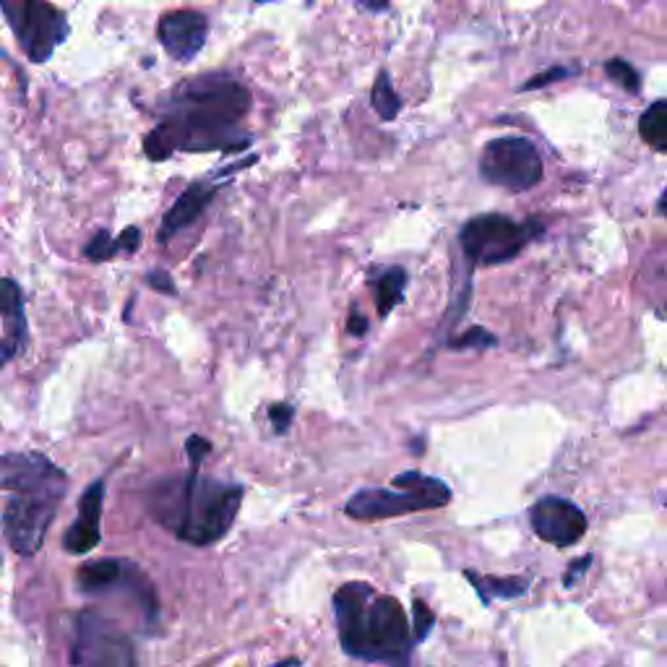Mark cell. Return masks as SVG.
<instances>
[{"instance_id":"obj_18","label":"cell","mask_w":667,"mask_h":667,"mask_svg":"<svg viewBox=\"0 0 667 667\" xmlns=\"http://www.w3.org/2000/svg\"><path fill=\"white\" fill-rule=\"evenodd\" d=\"M371 102H373L375 113L384 117V121H394V117L399 115L402 100H399V94H396V89L392 87V79H388L386 71H381L378 79H375Z\"/></svg>"},{"instance_id":"obj_5","label":"cell","mask_w":667,"mask_h":667,"mask_svg":"<svg viewBox=\"0 0 667 667\" xmlns=\"http://www.w3.org/2000/svg\"><path fill=\"white\" fill-rule=\"evenodd\" d=\"M451 500V490L443 479L422 472H402L394 477V488H365L347 500L344 513L358 521H384L407 513L443 509Z\"/></svg>"},{"instance_id":"obj_23","label":"cell","mask_w":667,"mask_h":667,"mask_svg":"<svg viewBox=\"0 0 667 667\" xmlns=\"http://www.w3.org/2000/svg\"><path fill=\"white\" fill-rule=\"evenodd\" d=\"M146 284H149L151 290L162 292V295H178L176 282H172V276L162 269H151L149 274H146Z\"/></svg>"},{"instance_id":"obj_12","label":"cell","mask_w":667,"mask_h":667,"mask_svg":"<svg viewBox=\"0 0 667 667\" xmlns=\"http://www.w3.org/2000/svg\"><path fill=\"white\" fill-rule=\"evenodd\" d=\"M102 500H104V483L102 479H97V483H92L87 490L81 493L79 513H76L74 524L68 527L66 538H63V547H66V553L87 555L89 551H94V547L100 545Z\"/></svg>"},{"instance_id":"obj_31","label":"cell","mask_w":667,"mask_h":667,"mask_svg":"<svg viewBox=\"0 0 667 667\" xmlns=\"http://www.w3.org/2000/svg\"><path fill=\"white\" fill-rule=\"evenodd\" d=\"M657 212H659V214H663V217H667V188H665L663 199H659V204H657Z\"/></svg>"},{"instance_id":"obj_32","label":"cell","mask_w":667,"mask_h":667,"mask_svg":"<svg viewBox=\"0 0 667 667\" xmlns=\"http://www.w3.org/2000/svg\"><path fill=\"white\" fill-rule=\"evenodd\" d=\"M256 3H267V0H256Z\"/></svg>"},{"instance_id":"obj_2","label":"cell","mask_w":667,"mask_h":667,"mask_svg":"<svg viewBox=\"0 0 667 667\" xmlns=\"http://www.w3.org/2000/svg\"><path fill=\"white\" fill-rule=\"evenodd\" d=\"M0 488L5 493L3 534L13 553L34 555L50 532L68 477L50 459L24 451L0 462Z\"/></svg>"},{"instance_id":"obj_27","label":"cell","mask_w":667,"mask_h":667,"mask_svg":"<svg viewBox=\"0 0 667 667\" xmlns=\"http://www.w3.org/2000/svg\"><path fill=\"white\" fill-rule=\"evenodd\" d=\"M138 240H142V233L138 227H125L121 235H117V248L125 250V253H134L138 248Z\"/></svg>"},{"instance_id":"obj_4","label":"cell","mask_w":667,"mask_h":667,"mask_svg":"<svg viewBox=\"0 0 667 667\" xmlns=\"http://www.w3.org/2000/svg\"><path fill=\"white\" fill-rule=\"evenodd\" d=\"M242 504V488L235 483L199 475L165 477L146 496V509L159 527L191 545H214L233 527Z\"/></svg>"},{"instance_id":"obj_14","label":"cell","mask_w":667,"mask_h":667,"mask_svg":"<svg viewBox=\"0 0 667 667\" xmlns=\"http://www.w3.org/2000/svg\"><path fill=\"white\" fill-rule=\"evenodd\" d=\"M0 308H3V363H11L26 342V316H24V295L13 280L3 282V295H0Z\"/></svg>"},{"instance_id":"obj_13","label":"cell","mask_w":667,"mask_h":667,"mask_svg":"<svg viewBox=\"0 0 667 667\" xmlns=\"http://www.w3.org/2000/svg\"><path fill=\"white\" fill-rule=\"evenodd\" d=\"M219 191V185H208V183H191L185 188L183 193H180L176 204H172L170 212L165 214L162 227H159L157 240L167 242L172 240L180 229H185L188 225H193L201 214H204V208L212 204L214 193Z\"/></svg>"},{"instance_id":"obj_6","label":"cell","mask_w":667,"mask_h":667,"mask_svg":"<svg viewBox=\"0 0 667 667\" xmlns=\"http://www.w3.org/2000/svg\"><path fill=\"white\" fill-rule=\"evenodd\" d=\"M538 229V222L517 225L506 214H479L462 227L459 246H462L467 261L479 263V267H496V263L517 259Z\"/></svg>"},{"instance_id":"obj_19","label":"cell","mask_w":667,"mask_h":667,"mask_svg":"<svg viewBox=\"0 0 667 667\" xmlns=\"http://www.w3.org/2000/svg\"><path fill=\"white\" fill-rule=\"evenodd\" d=\"M604 74L610 76V81H615L618 87L625 89L629 94H638L642 92V76L631 63H625L621 58H613L604 63Z\"/></svg>"},{"instance_id":"obj_20","label":"cell","mask_w":667,"mask_h":667,"mask_svg":"<svg viewBox=\"0 0 667 667\" xmlns=\"http://www.w3.org/2000/svg\"><path fill=\"white\" fill-rule=\"evenodd\" d=\"M117 250H121V248H117V240H113L108 233H104V229H100V233H97L94 238L89 240V246L83 248V256H87L89 261L102 263V261L113 259Z\"/></svg>"},{"instance_id":"obj_16","label":"cell","mask_w":667,"mask_h":667,"mask_svg":"<svg viewBox=\"0 0 667 667\" xmlns=\"http://www.w3.org/2000/svg\"><path fill=\"white\" fill-rule=\"evenodd\" d=\"M405 287H407V271L394 267L386 269L384 274L378 276V282H375V301H378V313L381 316H388L396 305L402 303V297H405Z\"/></svg>"},{"instance_id":"obj_22","label":"cell","mask_w":667,"mask_h":667,"mask_svg":"<svg viewBox=\"0 0 667 667\" xmlns=\"http://www.w3.org/2000/svg\"><path fill=\"white\" fill-rule=\"evenodd\" d=\"M433 623H436L433 610H430L422 600H415V625H412L415 642H422V638L430 634V629H433Z\"/></svg>"},{"instance_id":"obj_24","label":"cell","mask_w":667,"mask_h":667,"mask_svg":"<svg viewBox=\"0 0 667 667\" xmlns=\"http://www.w3.org/2000/svg\"><path fill=\"white\" fill-rule=\"evenodd\" d=\"M185 451H188V456H191L193 467H199V464L204 462V456L208 454V451H212V443H208L206 438H201V436H191L185 443Z\"/></svg>"},{"instance_id":"obj_10","label":"cell","mask_w":667,"mask_h":667,"mask_svg":"<svg viewBox=\"0 0 667 667\" xmlns=\"http://www.w3.org/2000/svg\"><path fill=\"white\" fill-rule=\"evenodd\" d=\"M532 530L542 542L555 547H568L587 534V517L579 506L558 496H545L530 511Z\"/></svg>"},{"instance_id":"obj_29","label":"cell","mask_w":667,"mask_h":667,"mask_svg":"<svg viewBox=\"0 0 667 667\" xmlns=\"http://www.w3.org/2000/svg\"><path fill=\"white\" fill-rule=\"evenodd\" d=\"M347 329H350V334H354V337H363V334L368 331V318L360 310H352L350 326H347Z\"/></svg>"},{"instance_id":"obj_7","label":"cell","mask_w":667,"mask_h":667,"mask_svg":"<svg viewBox=\"0 0 667 667\" xmlns=\"http://www.w3.org/2000/svg\"><path fill=\"white\" fill-rule=\"evenodd\" d=\"M479 176L485 178V183L521 193L532 191L540 183L545 176V165L532 142L521 136H500L483 149Z\"/></svg>"},{"instance_id":"obj_11","label":"cell","mask_w":667,"mask_h":667,"mask_svg":"<svg viewBox=\"0 0 667 667\" xmlns=\"http://www.w3.org/2000/svg\"><path fill=\"white\" fill-rule=\"evenodd\" d=\"M206 34H208V21L204 13L188 11V9L165 13L157 26L159 45H162L167 55L178 63H188L196 58L201 47L206 45Z\"/></svg>"},{"instance_id":"obj_26","label":"cell","mask_w":667,"mask_h":667,"mask_svg":"<svg viewBox=\"0 0 667 667\" xmlns=\"http://www.w3.org/2000/svg\"><path fill=\"white\" fill-rule=\"evenodd\" d=\"M566 76H568V68H551V71L534 76V79L527 81L521 89H527V92H530V89H540V87H547V83H553V81L566 79Z\"/></svg>"},{"instance_id":"obj_28","label":"cell","mask_w":667,"mask_h":667,"mask_svg":"<svg viewBox=\"0 0 667 667\" xmlns=\"http://www.w3.org/2000/svg\"><path fill=\"white\" fill-rule=\"evenodd\" d=\"M589 563H592V555H584V558L574 561V566L568 568V574H566V576H563V584H566V587H574L576 579H579L581 574H587Z\"/></svg>"},{"instance_id":"obj_17","label":"cell","mask_w":667,"mask_h":667,"mask_svg":"<svg viewBox=\"0 0 667 667\" xmlns=\"http://www.w3.org/2000/svg\"><path fill=\"white\" fill-rule=\"evenodd\" d=\"M472 581H475V589L483 595V602L490 604L493 597H519L527 592V581L524 579H496V576H475L467 574Z\"/></svg>"},{"instance_id":"obj_15","label":"cell","mask_w":667,"mask_h":667,"mask_svg":"<svg viewBox=\"0 0 667 667\" xmlns=\"http://www.w3.org/2000/svg\"><path fill=\"white\" fill-rule=\"evenodd\" d=\"M638 134L652 149L667 155V100L652 102L638 121Z\"/></svg>"},{"instance_id":"obj_25","label":"cell","mask_w":667,"mask_h":667,"mask_svg":"<svg viewBox=\"0 0 667 667\" xmlns=\"http://www.w3.org/2000/svg\"><path fill=\"white\" fill-rule=\"evenodd\" d=\"M292 415H295V409H292L290 405H271L269 407V420L274 422L276 433H284V430L290 428Z\"/></svg>"},{"instance_id":"obj_21","label":"cell","mask_w":667,"mask_h":667,"mask_svg":"<svg viewBox=\"0 0 667 667\" xmlns=\"http://www.w3.org/2000/svg\"><path fill=\"white\" fill-rule=\"evenodd\" d=\"M496 344V337L483 326H472L470 331L459 334V337L451 339V350H470V347H493Z\"/></svg>"},{"instance_id":"obj_30","label":"cell","mask_w":667,"mask_h":667,"mask_svg":"<svg viewBox=\"0 0 667 667\" xmlns=\"http://www.w3.org/2000/svg\"><path fill=\"white\" fill-rule=\"evenodd\" d=\"M360 5H363V9H368V11H384V9H388V0H358Z\"/></svg>"},{"instance_id":"obj_8","label":"cell","mask_w":667,"mask_h":667,"mask_svg":"<svg viewBox=\"0 0 667 667\" xmlns=\"http://www.w3.org/2000/svg\"><path fill=\"white\" fill-rule=\"evenodd\" d=\"M71 663L76 667H136V646L110 618L83 610L76 618Z\"/></svg>"},{"instance_id":"obj_3","label":"cell","mask_w":667,"mask_h":667,"mask_svg":"<svg viewBox=\"0 0 667 667\" xmlns=\"http://www.w3.org/2000/svg\"><path fill=\"white\" fill-rule=\"evenodd\" d=\"M337 634L344 655L388 667H409L415 634L399 600L378 595L371 584H342L334 595Z\"/></svg>"},{"instance_id":"obj_33","label":"cell","mask_w":667,"mask_h":667,"mask_svg":"<svg viewBox=\"0 0 667 667\" xmlns=\"http://www.w3.org/2000/svg\"><path fill=\"white\" fill-rule=\"evenodd\" d=\"M665 506H667V500H665Z\"/></svg>"},{"instance_id":"obj_9","label":"cell","mask_w":667,"mask_h":667,"mask_svg":"<svg viewBox=\"0 0 667 667\" xmlns=\"http://www.w3.org/2000/svg\"><path fill=\"white\" fill-rule=\"evenodd\" d=\"M3 11L32 63H45L68 37V19L50 0H3Z\"/></svg>"},{"instance_id":"obj_1","label":"cell","mask_w":667,"mask_h":667,"mask_svg":"<svg viewBox=\"0 0 667 667\" xmlns=\"http://www.w3.org/2000/svg\"><path fill=\"white\" fill-rule=\"evenodd\" d=\"M250 110V94L227 76L196 79L172 97L165 117L144 138L146 157L162 162L176 151H235L248 146L238 123Z\"/></svg>"}]
</instances>
